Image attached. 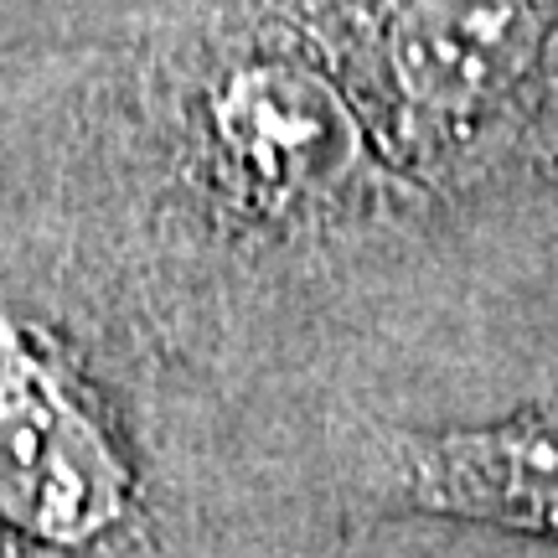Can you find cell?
I'll return each mask as SVG.
<instances>
[{"mask_svg":"<svg viewBox=\"0 0 558 558\" xmlns=\"http://www.w3.org/2000/svg\"><path fill=\"white\" fill-rule=\"evenodd\" d=\"M403 486L429 507L492 512L558 533V414L409 445Z\"/></svg>","mask_w":558,"mask_h":558,"instance_id":"obj_3","label":"cell"},{"mask_svg":"<svg viewBox=\"0 0 558 558\" xmlns=\"http://www.w3.org/2000/svg\"><path fill=\"white\" fill-rule=\"evenodd\" d=\"M222 156L259 192H316L352 166L357 130L331 83L295 62H254L213 104Z\"/></svg>","mask_w":558,"mask_h":558,"instance_id":"obj_2","label":"cell"},{"mask_svg":"<svg viewBox=\"0 0 558 558\" xmlns=\"http://www.w3.org/2000/svg\"><path fill=\"white\" fill-rule=\"evenodd\" d=\"M130 512V465L47 341L0 320V518L47 548H88Z\"/></svg>","mask_w":558,"mask_h":558,"instance_id":"obj_1","label":"cell"},{"mask_svg":"<svg viewBox=\"0 0 558 558\" xmlns=\"http://www.w3.org/2000/svg\"><path fill=\"white\" fill-rule=\"evenodd\" d=\"M518 41V0H409L393 21V73L418 109L465 114L501 83Z\"/></svg>","mask_w":558,"mask_h":558,"instance_id":"obj_4","label":"cell"}]
</instances>
